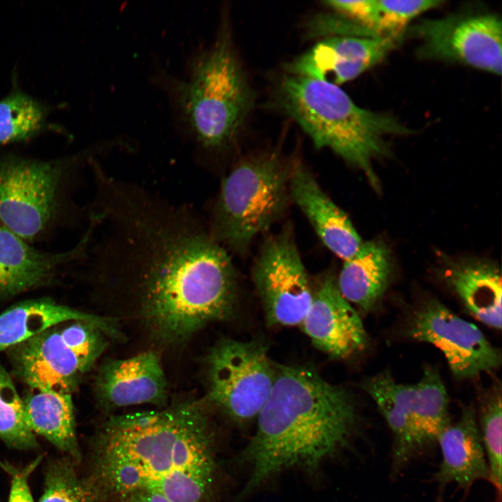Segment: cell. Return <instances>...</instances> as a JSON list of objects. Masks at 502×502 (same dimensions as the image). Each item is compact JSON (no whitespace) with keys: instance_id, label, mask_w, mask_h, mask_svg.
Here are the masks:
<instances>
[{"instance_id":"3","label":"cell","mask_w":502,"mask_h":502,"mask_svg":"<svg viewBox=\"0 0 502 502\" xmlns=\"http://www.w3.org/2000/svg\"><path fill=\"white\" fill-rule=\"evenodd\" d=\"M155 79L201 157L231 146L254 106V89L225 20L213 43L190 57L184 77L160 73Z\"/></svg>"},{"instance_id":"4","label":"cell","mask_w":502,"mask_h":502,"mask_svg":"<svg viewBox=\"0 0 502 502\" xmlns=\"http://www.w3.org/2000/svg\"><path fill=\"white\" fill-rule=\"evenodd\" d=\"M273 99L317 149H328L359 168L376 190L372 162L390 154L386 138L413 132L390 115L358 106L339 86L317 79L285 73Z\"/></svg>"},{"instance_id":"22","label":"cell","mask_w":502,"mask_h":502,"mask_svg":"<svg viewBox=\"0 0 502 502\" xmlns=\"http://www.w3.org/2000/svg\"><path fill=\"white\" fill-rule=\"evenodd\" d=\"M392 272L390 250L381 240L364 242L345 260L337 284L342 295L365 312L372 310L385 293Z\"/></svg>"},{"instance_id":"26","label":"cell","mask_w":502,"mask_h":502,"mask_svg":"<svg viewBox=\"0 0 502 502\" xmlns=\"http://www.w3.org/2000/svg\"><path fill=\"white\" fill-rule=\"evenodd\" d=\"M0 439L11 448L38 447L36 434L24 418L23 400L6 370L0 365Z\"/></svg>"},{"instance_id":"25","label":"cell","mask_w":502,"mask_h":502,"mask_svg":"<svg viewBox=\"0 0 502 502\" xmlns=\"http://www.w3.org/2000/svg\"><path fill=\"white\" fill-rule=\"evenodd\" d=\"M501 386L496 384L482 400L478 422L496 502L501 500Z\"/></svg>"},{"instance_id":"27","label":"cell","mask_w":502,"mask_h":502,"mask_svg":"<svg viewBox=\"0 0 502 502\" xmlns=\"http://www.w3.org/2000/svg\"><path fill=\"white\" fill-rule=\"evenodd\" d=\"M45 112L36 100L14 92L0 101V143L24 140L44 126Z\"/></svg>"},{"instance_id":"15","label":"cell","mask_w":502,"mask_h":502,"mask_svg":"<svg viewBox=\"0 0 502 502\" xmlns=\"http://www.w3.org/2000/svg\"><path fill=\"white\" fill-rule=\"evenodd\" d=\"M167 388L159 357L152 351L105 363L95 382L96 398L106 410L142 404L165 406Z\"/></svg>"},{"instance_id":"13","label":"cell","mask_w":502,"mask_h":502,"mask_svg":"<svg viewBox=\"0 0 502 502\" xmlns=\"http://www.w3.org/2000/svg\"><path fill=\"white\" fill-rule=\"evenodd\" d=\"M403 36L379 38L331 36L285 65L287 74L340 85L374 66L393 50Z\"/></svg>"},{"instance_id":"17","label":"cell","mask_w":502,"mask_h":502,"mask_svg":"<svg viewBox=\"0 0 502 502\" xmlns=\"http://www.w3.org/2000/svg\"><path fill=\"white\" fill-rule=\"evenodd\" d=\"M436 441L442 456L433 478L439 497L450 483H455L466 496L477 481H489V467L473 407H464L458 420L449 423Z\"/></svg>"},{"instance_id":"18","label":"cell","mask_w":502,"mask_h":502,"mask_svg":"<svg viewBox=\"0 0 502 502\" xmlns=\"http://www.w3.org/2000/svg\"><path fill=\"white\" fill-rule=\"evenodd\" d=\"M385 418L393 434L391 476L396 477L427 446L413 422L415 385L397 382L384 371L362 384Z\"/></svg>"},{"instance_id":"20","label":"cell","mask_w":502,"mask_h":502,"mask_svg":"<svg viewBox=\"0 0 502 502\" xmlns=\"http://www.w3.org/2000/svg\"><path fill=\"white\" fill-rule=\"evenodd\" d=\"M443 258L440 274L478 320L501 328V275L499 267L485 259Z\"/></svg>"},{"instance_id":"30","label":"cell","mask_w":502,"mask_h":502,"mask_svg":"<svg viewBox=\"0 0 502 502\" xmlns=\"http://www.w3.org/2000/svg\"><path fill=\"white\" fill-rule=\"evenodd\" d=\"M39 456L22 469L16 468L7 462L0 461V466L10 477V488L8 502H34L29 485V478L40 464Z\"/></svg>"},{"instance_id":"21","label":"cell","mask_w":502,"mask_h":502,"mask_svg":"<svg viewBox=\"0 0 502 502\" xmlns=\"http://www.w3.org/2000/svg\"><path fill=\"white\" fill-rule=\"evenodd\" d=\"M73 321L89 322L107 335L119 336L111 319L80 312L50 300L28 301L0 314V351L10 349L49 328Z\"/></svg>"},{"instance_id":"6","label":"cell","mask_w":502,"mask_h":502,"mask_svg":"<svg viewBox=\"0 0 502 502\" xmlns=\"http://www.w3.org/2000/svg\"><path fill=\"white\" fill-rule=\"evenodd\" d=\"M291 168L273 151L239 160L221 182L208 229L211 238L225 248L245 252L284 214Z\"/></svg>"},{"instance_id":"24","label":"cell","mask_w":502,"mask_h":502,"mask_svg":"<svg viewBox=\"0 0 502 502\" xmlns=\"http://www.w3.org/2000/svg\"><path fill=\"white\" fill-rule=\"evenodd\" d=\"M414 385L413 422L418 434L427 446L436 441L450 423L448 396L435 368H427L420 380Z\"/></svg>"},{"instance_id":"23","label":"cell","mask_w":502,"mask_h":502,"mask_svg":"<svg viewBox=\"0 0 502 502\" xmlns=\"http://www.w3.org/2000/svg\"><path fill=\"white\" fill-rule=\"evenodd\" d=\"M24 418L30 429L45 438L77 464L81 452L75 430L70 393L36 390L24 400Z\"/></svg>"},{"instance_id":"9","label":"cell","mask_w":502,"mask_h":502,"mask_svg":"<svg viewBox=\"0 0 502 502\" xmlns=\"http://www.w3.org/2000/svg\"><path fill=\"white\" fill-rule=\"evenodd\" d=\"M67 166L0 155V220L25 241H31L56 214Z\"/></svg>"},{"instance_id":"14","label":"cell","mask_w":502,"mask_h":502,"mask_svg":"<svg viewBox=\"0 0 502 502\" xmlns=\"http://www.w3.org/2000/svg\"><path fill=\"white\" fill-rule=\"evenodd\" d=\"M301 325L317 349L335 358L349 357L367 344L359 315L330 274L324 275L313 290L310 307Z\"/></svg>"},{"instance_id":"7","label":"cell","mask_w":502,"mask_h":502,"mask_svg":"<svg viewBox=\"0 0 502 502\" xmlns=\"http://www.w3.org/2000/svg\"><path fill=\"white\" fill-rule=\"evenodd\" d=\"M105 335L82 321L49 328L10 349L15 373L35 390L70 393L105 349Z\"/></svg>"},{"instance_id":"2","label":"cell","mask_w":502,"mask_h":502,"mask_svg":"<svg viewBox=\"0 0 502 502\" xmlns=\"http://www.w3.org/2000/svg\"><path fill=\"white\" fill-rule=\"evenodd\" d=\"M256 420L255 433L238 457L250 469L239 499L288 469L317 470L351 446L358 417L342 387L312 368L277 365L271 391Z\"/></svg>"},{"instance_id":"10","label":"cell","mask_w":502,"mask_h":502,"mask_svg":"<svg viewBox=\"0 0 502 502\" xmlns=\"http://www.w3.org/2000/svg\"><path fill=\"white\" fill-rule=\"evenodd\" d=\"M252 277L269 325L301 324L313 290L289 225L264 241Z\"/></svg>"},{"instance_id":"16","label":"cell","mask_w":502,"mask_h":502,"mask_svg":"<svg viewBox=\"0 0 502 502\" xmlns=\"http://www.w3.org/2000/svg\"><path fill=\"white\" fill-rule=\"evenodd\" d=\"M289 191L330 251L344 261L356 254L363 242L352 222L301 162L291 163Z\"/></svg>"},{"instance_id":"11","label":"cell","mask_w":502,"mask_h":502,"mask_svg":"<svg viewBox=\"0 0 502 502\" xmlns=\"http://www.w3.org/2000/svg\"><path fill=\"white\" fill-rule=\"evenodd\" d=\"M420 39L418 55L501 73L502 24L493 13L423 20L408 27Z\"/></svg>"},{"instance_id":"31","label":"cell","mask_w":502,"mask_h":502,"mask_svg":"<svg viewBox=\"0 0 502 502\" xmlns=\"http://www.w3.org/2000/svg\"><path fill=\"white\" fill-rule=\"evenodd\" d=\"M114 502H171L165 498L148 492H137L121 496Z\"/></svg>"},{"instance_id":"5","label":"cell","mask_w":502,"mask_h":502,"mask_svg":"<svg viewBox=\"0 0 502 502\" xmlns=\"http://www.w3.org/2000/svg\"><path fill=\"white\" fill-rule=\"evenodd\" d=\"M237 289L234 264L214 241L157 277L139 294L145 319L156 338L175 344L210 322L229 318Z\"/></svg>"},{"instance_id":"8","label":"cell","mask_w":502,"mask_h":502,"mask_svg":"<svg viewBox=\"0 0 502 502\" xmlns=\"http://www.w3.org/2000/svg\"><path fill=\"white\" fill-rule=\"evenodd\" d=\"M267 351L260 340L223 338L207 356L208 398L239 426L257 419L271 391L275 367Z\"/></svg>"},{"instance_id":"1","label":"cell","mask_w":502,"mask_h":502,"mask_svg":"<svg viewBox=\"0 0 502 502\" xmlns=\"http://www.w3.org/2000/svg\"><path fill=\"white\" fill-rule=\"evenodd\" d=\"M216 446L199 402L113 416L92 441L84 479L100 502L137 492L171 502H219Z\"/></svg>"},{"instance_id":"29","label":"cell","mask_w":502,"mask_h":502,"mask_svg":"<svg viewBox=\"0 0 502 502\" xmlns=\"http://www.w3.org/2000/svg\"><path fill=\"white\" fill-rule=\"evenodd\" d=\"M443 3L437 0H373L374 32L378 37L404 34L408 24L416 17Z\"/></svg>"},{"instance_id":"28","label":"cell","mask_w":502,"mask_h":502,"mask_svg":"<svg viewBox=\"0 0 502 502\" xmlns=\"http://www.w3.org/2000/svg\"><path fill=\"white\" fill-rule=\"evenodd\" d=\"M76 464L66 455L48 463L38 502H100L84 478L79 476Z\"/></svg>"},{"instance_id":"19","label":"cell","mask_w":502,"mask_h":502,"mask_svg":"<svg viewBox=\"0 0 502 502\" xmlns=\"http://www.w3.org/2000/svg\"><path fill=\"white\" fill-rule=\"evenodd\" d=\"M87 237L73 250L40 251L3 225L0 226V294L14 296L49 280L61 265L82 258Z\"/></svg>"},{"instance_id":"12","label":"cell","mask_w":502,"mask_h":502,"mask_svg":"<svg viewBox=\"0 0 502 502\" xmlns=\"http://www.w3.org/2000/svg\"><path fill=\"white\" fill-rule=\"evenodd\" d=\"M408 334L438 348L457 379H473L501 365L500 351L479 328L436 300L425 303L415 312Z\"/></svg>"}]
</instances>
